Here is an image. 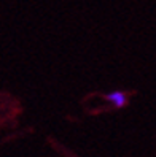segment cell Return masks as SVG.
<instances>
[{
    "mask_svg": "<svg viewBox=\"0 0 156 157\" xmlns=\"http://www.w3.org/2000/svg\"><path fill=\"white\" fill-rule=\"evenodd\" d=\"M104 98L107 101H110L112 106L123 108V106L127 105V101H129V94H126V92H123V90H113V92H110V94H105Z\"/></svg>",
    "mask_w": 156,
    "mask_h": 157,
    "instance_id": "obj_1",
    "label": "cell"
}]
</instances>
